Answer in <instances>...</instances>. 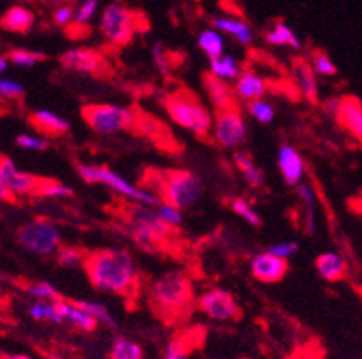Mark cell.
I'll use <instances>...</instances> for the list:
<instances>
[{
    "label": "cell",
    "mask_w": 362,
    "mask_h": 359,
    "mask_svg": "<svg viewBox=\"0 0 362 359\" xmlns=\"http://www.w3.org/2000/svg\"><path fill=\"white\" fill-rule=\"evenodd\" d=\"M92 288L112 293L121 298H132L141 289V272L136 259L124 248H98L87 252L83 261Z\"/></svg>",
    "instance_id": "cell-1"
},
{
    "label": "cell",
    "mask_w": 362,
    "mask_h": 359,
    "mask_svg": "<svg viewBox=\"0 0 362 359\" xmlns=\"http://www.w3.org/2000/svg\"><path fill=\"white\" fill-rule=\"evenodd\" d=\"M114 214L123 223V230L132 241H136L141 250L150 253L171 252L179 243V230L171 229L160 219L156 207L141 205L134 202H121Z\"/></svg>",
    "instance_id": "cell-2"
},
{
    "label": "cell",
    "mask_w": 362,
    "mask_h": 359,
    "mask_svg": "<svg viewBox=\"0 0 362 359\" xmlns=\"http://www.w3.org/2000/svg\"><path fill=\"white\" fill-rule=\"evenodd\" d=\"M146 296L151 311L166 324L187 320L197 308L195 284L182 269H171L157 276L151 281Z\"/></svg>",
    "instance_id": "cell-3"
},
{
    "label": "cell",
    "mask_w": 362,
    "mask_h": 359,
    "mask_svg": "<svg viewBox=\"0 0 362 359\" xmlns=\"http://www.w3.org/2000/svg\"><path fill=\"white\" fill-rule=\"evenodd\" d=\"M141 187L156 194L160 203L180 210L197 205L204 194V182L199 173L189 169H157L150 167L141 178Z\"/></svg>",
    "instance_id": "cell-4"
},
{
    "label": "cell",
    "mask_w": 362,
    "mask_h": 359,
    "mask_svg": "<svg viewBox=\"0 0 362 359\" xmlns=\"http://www.w3.org/2000/svg\"><path fill=\"white\" fill-rule=\"evenodd\" d=\"M163 107L170 118L182 130L199 138H209L213 133L215 117L200 101L199 95L189 88H175L163 97Z\"/></svg>",
    "instance_id": "cell-5"
},
{
    "label": "cell",
    "mask_w": 362,
    "mask_h": 359,
    "mask_svg": "<svg viewBox=\"0 0 362 359\" xmlns=\"http://www.w3.org/2000/svg\"><path fill=\"white\" fill-rule=\"evenodd\" d=\"M76 171H78V174H80V178L85 183H101V185L110 187L114 193L119 194L127 202L141 203V205L148 207H157L160 203V200L156 194L148 193L141 185H134L132 182H128L127 178L117 174L116 171H112L110 167L78 162L76 164Z\"/></svg>",
    "instance_id": "cell-6"
},
{
    "label": "cell",
    "mask_w": 362,
    "mask_h": 359,
    "mask_svg": "<svg viewBox=\"0 0 362 359\" xmlns=\"http://www.w3.org/2000/svg\"><path fill=\"white\" fill-rule=\"evenodd\" d=\"M139 111L121 104H85L81 118L98 133L110 135L119 131H136Z\"/></svg>",
    "instance_id": "cell-7"
},
{
    "label": "cell",
    "mask_w": 362,
    "mask_h": 359,
    "mask_svg": "<svg viewBox=\"0 0 362 359\" xmlns=\"http://www.w3.org/2000/svg\"><path fill=\"white\" fill-rule=\"evenodd\" d=\"M16 241L33 255H52L62 246V232L56 223L45 217H36L16 232Z\"/></svg>",
    "instance_id": "cell-8"
},
{
    "label": "cell",
    "mask_w": 362,
    "mask_h": 359,
    "mask_svg": "<svg viewBox=\"0 0 362 359\" xmlns=\"http://www.w3.org/2000/svg\"><path fill=\"white\" fill-rule=\"evenodd\" d=\"M137 20H139V16L124 8L121 2H110L101 15L100 28L110 44L124 47V45L130 44L136 31L139 29Z\"/></svg>",
    "instance_id": "cell-9"
},
{
    "label": "cell",
    "mask_w": 362,
    "mask_h": 359,
    "mask_svg": "<svg viewBox=\"0 0 362 359\" xmlns=\"http://www.w3.org/2000/svg\"><path fill=\"white\" fill-rule=\"evenodd\" d=\"M213 117H215L213 138L218 146L226 147V150H235L240 144H243L247 137V123L238 104L215 110Z\"/></svg>",
    "instance_id": "cell-10"
},
{
    "label": "cell",
    "mask_w": 362,
    "mask_h": 359,
    "mask_svg": "<svg viewBox=\"0 0 362 359\" xmlns=\"http://www.w3.org/2000/svg\"><path fill=\"white\" fill-rule=\"evenodd\" d=\"M197 308L207 318L216 322H233L242 316V308L236 302L235 295L222 288H213L202 293L197 298Z\"/></svg>",
    "instance_id": "cell-11"
},
{
    "label": "cell",
    "mask_w": 362,
    "mask_h": 359,
    "mask_svg": "<svg viewBox=\"0 0 362 359\" xmlns=\"http://www.w3.org/2000/svg\"><path fill=\"white\" fill-rule=\"evenodd\" d=\"M60 63L65 71L76 74L98 75V78L110 74V65L105 56L94 49H71L60 56Z\"/></svg>",
    "instance_id": "cell-12"
},
{
    "label": "cell",
    "mask_w": 362,
    "mask_h": 359,
    "mask_svg": "<svg viewBox=\"0 0 362 359\" xmlns=\"http://www.w3.org/2000/svg\"><path fill=\"white\" fill-rule=\"evenodd\" d=\"M0 178L16 196H36L42 182V176L21 171L4 153H0Z\"/></svg>",
    "instance_id": "cell-13"
},
{
    "label": "cell",
    "mask_w": 362,
    "mask_h": 359,
    "mask_svg": "<svg viewBox=\"0 0 362 359\" xmlns=\"http://www.w3.org/2000/svg\"><path fill=\"white\" fill-rule=\"evenodd\" d=\"M291 83L296 88L299 95L305 101L315 104L319 101V83H317V74H315L314 67L308 59L305 58H294L291 61Z\"/></svg>",
    "instance_id": "cell-14"
},
{
    "label": "cell",
    "mask_w": 362,
    "mask_h": 359,
    "mask_svg": "<svg viewBox=\"0 0 362 359\" xmlns=\"http://www.w3.org/2000/svg\"><path fill=\"white\" fill-rule=\"evenodd\" d=\"M288 261L276 257L272 253H258L251 259V273L255 279L265 284H276V282L283 281L288 273Z\"/></svg>",
    "instance_id": "cell-15"
},
{
    "label": "cell",
    "mask_w": 362,
    "mask_h": 359,
    "mask_svg": "<svg viewBox=\"0 0 362 359\" xmlns=\"http://www.w3.org/2000/svg\"><path fill=\"white\" fill-rule=\"evenodd\" d=\"M28 123L40 137L60 138L71 131V124L51 110H35L28 115Z\"/></svg>",
    "instance_id": "cell-16"
},
{
    "label": "cell",
    "mask_w": 362,
    "mask_h": 359,
    "mask_svg": "<svg viewBox=\"0 0 362 359\" xmlns=\"http://www.w3.org/2000/svg\"><path fill=\"white\" fill-rule=\"evenodd\" d=\"M202 87L209 101H211V104L215 107V110H222V108L236 107L238 104L235 88L227 81H223V79L216 78L211 72H204L202 74Z\"/></svg>",
    "instance_id": "cell-17"
},
{
    "label": "cell",
    "mask_w": 362,
    "mask_h": 359,
    "mask_svg": "<svg viewBox=\"0 0 362 359\" xmlns=\"http://www.w3.org/2000/svg\"><path fill=\"white\" fill-rule=\"evenodd\" d=\"M278 167L281 173L283 180L288 185H299L303 183L305 178V162H303L301 154L291 144H283L278 153Z\"/></svg>",
    "instance_id": "cell-18"
},
{
    "label": "cell",
    "mask_w": 362,
    "mask_h": 359,
    "mask_svg": "<svg viewBox=\"0 0 362 359\" xmlns=\"http://www.w3.org/2000/svg\"><path fill=\"white\" fill-rule=\"evenodd\" d=\"M342 130H346L362 146V103L355 95H346L342 101L341 114L335 118Z\"/></svg>",
    "instance_id": "cell-19"
},
{
    "label": "cell",
    "mask_w": 362,
    "mask_h": 359,
    "mask_svg": "<svg viewBox=\"0 0 362 359\" xmlns=\"http://www.w3.org/2000/svg\"><path fill=\"white\" fill-rule=\"evenodd\" d=\"M267 90H269L267 79L256 74L255 71H242L240 78L236 79V97L242 99V101H247V103H252L256 99H263Z\"/></svg>",
    "instance_id": "cell-20"
},
{
    "label": "cell",
    "mask_w": 362,
    "mask_h": 359,
    "mask_svg": "<svg viewBox=\"0 0 362 359\" xmlns=\"http://www.w3.org/2000/svg\"><path fill=\"white\" fill-rule=\"evenodd\" d=\"M54 304L58 312H60L64 324L72 325V327L80 329L83 332H94L98 329V325H100V322L96 318H92L88 312L81 311L72 300H65L64 298V300H58Z\"/></svg>",
    "instance_id": "cell-21"
},
{
    "label": "cell",
    "mask_w": 362,
    "mask_h": 359,
    "mask_svg": "<svg viewBox=\"0 0 362 359\" xmlns=\"http://www.w3.org/2000/svg\"><path fill=\"white\" fill-rule=\"evenodd\" d=\"M315 269H317L319 275L328 282H337L346 279L348 275V262L342 255L335 252H327L321 253V255L315 259Z\"/></svg>",
    "instance_id": "cell-22"
},
{
    "label": "cell",
    "mask_w": 362,
    "mask_h": 359,
    "mask_svg": "<svg viewBox=\"0 0 362 359\" xmlns=\"http://www.w3.org/2000/svg\"><path fill=\"white\" fill-rule=\"evenodd\" d=\"M213 28L218 29V31L226 32V35L233 36L236 42H240L242 45H249L255 38V31L245 20L242 18H231V16H215L211 20Z\"/></svg>",
    "instance_id": "cell-23"
},
{
    "label": "cell",
    "mask_w": 362,
    "mask_h": 359,
    "mask_svg": "<svg viewBox=\"0 0 362 359\" xmlns=\"http://www.w3.org/2000/svg\"><path fill=\"white\" fill-rule=\"evenodd\" d=\"M0 25L11 32H29L35 25V15L24 6H13L4 13Z\"/></svg>",
    "instance_id": "cell-24"
},
{
    "label": "cell",
    "mask_w": 362,
    "mask_h": 359,
    "mask_svg": "<svg viewBox=\"0 0 362 359\" xmlns=\"http://www.w3.org/2000/svg\"><path fill=\"white\" fill-rule=\"evenodd\" d=\"M265 39L271 45H276V47L301 49V42H299L298 36H296L294 31H292L285 22H281V20H276L274 24H272V28L267 31Z\"/></svg>",
    "instance_id": "cell-25"
},
{
    "label": "cell",
    "mask_w": 362,
    "mask_h": 359,
    "mask_svg": "<svg viewBox=\"0 0 362 359\" xmlns=\"http://www.w3.org/2000/svg\"><path fill=\"white\" fill-rule=\"evenodd\" d=\"M235 164L240 169V173L243 174L245 182L251 187H262L265 182V176H263L262 169L255 164V158L247 151H236L235 153Z\"/></svg>",
    "instance_id": "cell-26"
},
{
    "label": "cell",
    "mask_w": 362,
    "mask_h": 359,
    "mask_svg": "<svg viewBox=\"0 0 362 359\" xmlns=\"http://www.w3.org/2000/svg\"><path fill=\"white\" fill-rule=\"evenodd\" d=\"M209 72L215 74L216 78L223 79V81H236L242 74L238 61L229 54H222L218 58L209 59Z\"/></svg>",
    "instance_id": "cell-27"
},
{
    "label": "cell",
    "mask_w": 362,
    "mask_h": 359,
    "mask_svg": "<svg viewBox=\"0 0 362 359\" xmlns=\"http://www.w3.org/2000/svg\"><path fill=\"white\" fill-rule=\"evenodd\" d=\"M110 359H144V351L137 341L116 338L110 348Z\"/></svg>",
    "instance_id": "cell-28"
},
{
    "label": "cell",
    "mask_w": 362,
    "mask_h": 359,
    "mask_svg": "<svg viewBox=\"0 0 362 359\" xmlns=\"http://www.w3.org/2000/svg\"><path fill=\"white\" fill-rule=\"evenodd\" d=\"M28 312L31 315V318H35V320L38 322H52V324L56 325L64 324L60 312H58V309H56L54 302L38 300L35 302V304L29 305Z\"/></svg>",
    "instance_id": "cell-29"
},
{
    "label": "cell",
    "mask_w": 362,
    "mask_h": 359,
    "mask_svg": "<svg viewBox=\"0 0 362 359\" xmlns=\"http://www.w3.org/2000/svg\"><path fill=\"white\" fill-rule=\"evenodd\" d=\"M199 47L209 56V59L223 54V38L215 29H207L199 35Z\"/></svg>",
    "instance_id": "cell-30"
},
{
    "label": "cell",
    "mask_w": 362,
    "mask_h": 359,
    "mask_svg": "<svg viewBox=\"0 0 362 359\" xmlns=\"http://www.w3.org/2000/svg\"><path fill=\"white\" fill-rule=\"evenodd\" d=\"M81 311L88 312L92 318H96L100 324L108 325V327H116V320H114V316L110 315L107 305H103L101 302H94V300H72Z\"/></svg>",
    "instance_id": "cell-31"
},
{
    "label": "cell",
    "mask_w": 362,
    "mask_h": 359,
    "mask_svg": "<svg viewBox=\"0 0 362 359\" xmlns=\"http://www.w3.org/2000/svg\"><path fill=\"white\" fill-rule=\"evenodd\" d=\"M74 196V190L69 185L62 183L60 180L54 178L42 176L40 187H38V194L36 197H71Z\"/></svg>",
    "instance_id": "cell-32"
},
{
    "label": "cell",
    "mask_w": 362,
    "mask_h": 359,
    "mask_svg": "<svg viewBox=\"0 0 362 359\" xmlns=\"http://www.w3.org/2000/svg\"><path fill=\"white\" fill-rule=\"evenodd\" d=\"M85 255L87 252H83L78 246H60V250L56 252V262L65 268H74V266H83Z\"/></svg>",
    "instance_id": "cell-33"
},
{
    "label": "cell",
    "mask_w": 362,
    "mask_h": 359,
    "mask_svg": "<svg viewBox=\"0 0 362 359\" xmlns=\"http://www.w3.org/2000/svg\"><path fill=\"white\" fill-rule=\"evenodd\" d=\"M9 63L16 65V67L31 68L35 67L38 61H44L45 54L40 51H25V49H15L9 52Z\"/></svg>",
    "instance_id": "cell-34"
},
{
    "label": "cell",
    "mask_w": 362,
    "mask_h": 359,
    "mask_svg": "<svg viewBox=\"0 0 362 359\" xmlns=\"http://www.w3.org/2000/svg\"><path fill=\"white\" fill-rule=\"evenodd\" d=\"M247 110L262 124H271L274 121V107L265 99H256L252 103H247Z\"/></svg>",
    "instance_id": "cell-35"
},
{
    "label": "cell",
    "mask_w": 362,
    "mask_h": 359,
    "mask_svg": "<svg viewBox=\"0 0 362 359\" xmlns=\"http://www.w3.org/2000/svg\"><path fill=\"white\" fill-rule=\"evenodd\" d=\"M25 291H28L31 296H35V298H38V300H47V302L64 300V295H62L54 286L49 284V282H36V284L28 286Z\"/></svg>",
    "instance_id": "cell-36"
},
{
    "label": "cell",
    "mask_w": 362,
    "mask_h": 359,
    "mask_svg": "<svg viewBox=\"0 0 362 359\" xmlns=\"http://www.w3.org/2000/svg\"><path fill=\"white\" fill-rule=\"evenodd\" d=\"M310 63L312 67H314L315 74L319 75H327V78H330V75L337 74V67H335L332 58L325 51H312Z\"/></svg>",
    "instance_id": "cell-37"
},
{
    "label": "cell",
    "mask_w": 362,
    "mask_h": 359,
    "mask_svg": "<svg viewBox=\"0 0 362 359\" xmlns=\"http://www.w3.org/2000/svg\"><path fill=\"white\" fill-rule=\"evenodd\" d=\"M231 209L233 212L236 214V216H240L243 219V221H247L251 226H262V217H259V214L256 212L255 209H252L249 203L245 202V200H242V197H236V200H233L231 202Z\"/></svg>",
    "instance_id": "cell-38"
},
{
    "label": "cell",
    "mask_w": 362,
    "mask_h": 359,
    "mask_svg": "<svg viewBox=\"0 0 362 359\" xmlns=\"http://www.w3.org/2000/svg\"><path fill=\"white\" fill-rule=\"evenodd\" d=\"M156 212L166 225L171 226V229L179 230V226L182 225L184 221L182 210L177 209V207L173 205H168V203H159V205L156 207Z\"/></svg>",
    "instance_id": "cell-39"
},
{
    "label": "cell",
    "mask_w": 362,
    "mask_h": 359,
    "mask_svg": "<svg viewBox=\"0 0 362 359\" xmlns=\"http://www.w3.org/2000/svg\"><path fill=\"white\" fill-rule=\"evenodd\" d=\"M98 6H100V0H83L74 11V24L87 25L96 15Z\"/></svg>",
    "instance_id": "cell-40"
},
{
    "label": "cell",
    "mask_w": 362,
    "mask_h": 359,
    "mask_svg": "<svg viewBox=\"0 0 362 359\" xmlns=\"http://www.w3.org/2000/svg\"><path fill=\"white\" fill-rule=\"evenodd\" d=\"M151 58H153V63H156V67L159 68L160 74H163L164 78H168V75L171 74V59H170V54H168V51L164 49V45L160 44V42L153 44V47H151Z\"/></svg>",
    "instance_id": "cell-41"
},
{
    "label": "cell",
    "mask_w": 362,
    "mask_h": 359,
    "mask_svg": "<svg viewBox=\"0 0 362 359\" xmlns=\"http://www.w3.org/2000/svg\"><path fill=\"white\" fill-rule=\"evenodd\" d=\"M16 146L22 147V150L29 151H47L49 142L47 138L40 137V135H18L16 137Z\"/></svg>",
    "instance_id": "cell-42"
},
{
    "label": "cell",
    "mask_w": 362,
    "mask_h": 359,
    "mask_svg": "<svg viewBox=\"0 0 362 359\" xmlns=\"http://www.w3.org/2000/svg\"><path fill=\"white\" fill-rule=\"evenodd\" d=\"M187 340L189 338H173L164 351V359H187Z\"/></svg>",
    "instance_id": "cell-43"
},
{
    "label": "cell",
    "mask_w": 362,
    "mask_h": 359,
    "mask_svg": "<svg viewBox=\"0 0 362 359\" xmlns=\"http://www.w3.org/2000/svg\"><path fill=\"white\" fill-rule=\"evenodd\" d=\"M0 97L4 99H21L24 97V87L13 79H2L0 81Z\"/></svg>",
    "instance_id": "cell-44"
},
{
    "label": "cell",
    "mask_w": 362,
    "mask_h": 359,
    "mask_svg": "<svg viewBox=\"0 0 362 359\" xmlns=\"http://www.w3.org/2000/svg\"><path fill=\"white\" fill-rule=\"evenodd\" d=\"M298 250H299V245L296 241H283V243H278V245L271 246V248H269V253H272V255L276 257H281V259H288V257L294 255Z\"/></svg>",
    "instance_id": "cell-45"
},
{
    "label": "cell",
    "mask_w": 362,
    "mask_h": 359,
    "mask_svg": "<svg viewBox=\"0 0 362 359\" xmlns=\"http://www.w3.org/2000/svg\"><path fill=\"white\" fill-rule=\"evenodd\" d=\"M296 194H298L299 200L307 205V209H314L315 194H314V189H312L308 183H299V185H296Z\"/></svg>",
    "instance_id": "cell-46"
},
{
    "label": "cell",
    "mask_w": 362,
    "mask_h": 359,
    "mask_svg": "<svg viewBox=\"0 0 362 359\" xmlns=\"http://www.w3.org/2000/svg\"><path fill=\"white\" fill-rule=\"evenodd\" d=\"M52 20H54L56 25L65 28V25L71 24V20H74V9H72L71 6H60V8L54 11V15H52Z\"/></svg>",
    "instance_id": "cell-47"
},
{
    "label": "cell",
    "mask_w": 362,
    "mask_h": 359,
    "mask_svg": "<svg viewBox=\"0 0 362 359\" xmlns=\"http://www.w3.org/2000/svg\"><path fill=\"white\" fill-rule=\"evenodd\" d=\"M342 101H344V97L332 95V97H328L322 101V110L327 111L328 115H332L334 118H337V115L341 114V110H342Z\"/></svg>",
    "instance_id": "cell-48"
},
{
    "label": "cell",
    "mask_w": 362,
    "mask_h": 359,
    "mask_svg": "<svg viewBox=\"0 0 362 359\" xmlns=\"http://www.w3.org/2000/svg\"><path fill=\"white\" fill-rule=\"evenodd\" d=\"M0 202H4V203H16V202H18V196H16V194L13 193V190L9 189L8 185H6L2 178H0Z\"/></svg>",
    "instance_id": "cell-49"
},
{
    "label": "cell",
    "mask_w": 362,
    "mask_h": 359,
    "mask_svg": "<svg viewBox=\"0 0 362 359\" xmlns=\"http://www.w3.org/2000/svg\"><path fill=\"white\" fill-rule=\"evenodd\" d=\"M9 65V59L4 58V56H0V75L4 74V71L8 68ZM0 81H2V78H0Z\"/></svg>",
    "instance_id": "cell-50"
},
{
    "label": "cell",
    "mask_w": 362,
    "mask_h": 359,
    "mask_svg": "<svg viewBox=\"0 0 362 359\" xmlns=\"http://www.w3.org/2000/svg\"><path fill=\"white\" fill-rule=\"evenodd\" d=\"M4 359H33V358H29V355L25 354H8L4 355Z\"/></svg>",
    "instance_id": "cell-51"
}]
</instances>
